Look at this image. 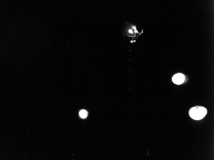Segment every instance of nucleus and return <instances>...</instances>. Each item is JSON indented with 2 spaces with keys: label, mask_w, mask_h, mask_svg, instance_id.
<instances>
[{
  "label": "nucleus",
  "mask_w": 214,
  "mask_h": 160,
  "mask_svg": "<svg viewBox=\"0 0 214 160\" xmlns=\"http://www.w3.org/2000/svg\"><path fill=\"white\" fill-rule=\"evenodd\" d=\"M207 112V111L206 108L197 106L191 108L189 111V114L192 119L199 120L205 117Z\"/></svg>",
  "instance_id": "1"
},
{
  "label": "nucleus",
  "mask_w": 214,
  "mask_h": 160,
  "mask_svg": "<svg viewBox=\"0 0 214 160\" xmlns=\"http://www.w3.org/2000/svg\"><path fill=\"white\" fill-rule=\"evenodd\" d=\"M185 80L184 75L181 73L175 74L172 79V81L174 83L179 85L183 83L184 82Z\"/></svg>",
  "instance_id": "2"
},
{
  "label": "nucleus",
  "mask_w": 214,
  "mask_h": 160,
  "mask_svg": "<svg viewBox=\"0 0 214 160\" xmlns=\"http://www.w3.org/2000/svg\"><path fill=\"white\" fill-rule=\"evenodd\" d=\"M79 115L81 118L84 119L87 117L88 116V112L85 110H82L80 112Z\"/></svg>",
  "instance_id": "3"
}]
</instances>
